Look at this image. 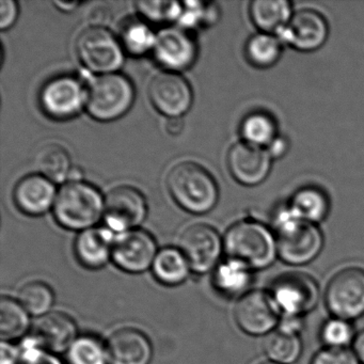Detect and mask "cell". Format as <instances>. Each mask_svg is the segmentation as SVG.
Instances as JSON below:
<instances>
[{
    "label": "cell",
    "mask_w": 364,
    "mask_h": 364,
    "mask_svg": "<svg viewBox=\"0 0 364 364\" xmlns=\"http://www.w3.org/2000/svg\"><path fill=\"white\" fill-rule=\"evenodd\" d=\"M272 229L276 234L278 257L287 265H308L321 255L325 245L318 225L298 218L287 203L274 210Z\"/></svg>",
    "instance_id": "obj_1"
},
{
    "label": "cell",
    "mask_w": 364,
    "mask_h": 364,
    "mask_svg": "<svg viewBox=\"0 0 364 364\" xmlns=\"http://www.w3.org/2000/svg\"><path fill=\"white\" fill-rule=\"evenodd\" d=\"M225 252L252 270L270 267L278 257L276 234L261 221L246 219L234 223L223 236Z\"/></svg>",
    "instance_id": "obj_2"
},
{
    "label": "cell",
    "mask_w": 364,
    "mask_h": 364,
    "mask_svg": "<svg viewBox=\"0 0 364 364\" xmlns=\"http://www.w3.org/2000/svg\"><path fill=\"white\" fill-rule=\"evenodd\" d=\"M167 187L178 206L193 215L210 212L219 200L212 174L195 161L176 164L167 176Z\"/></svg>",
    "instance_id": "obj_3"
},
{
    "label": "cell",
    "mask_w": 364,
    "mask_h": 364,
    "mask_svg": "<svg viewBox=\"0 0 364 364\" xmlns=\"http://www.w3.org/2000/svg\"><path fill=\"white\" fill-rule=\"evenodd\" d=\"M105 197L92 184L71 181L59 189L53 215L63 229L82 232L95 228L104 217Z\"/></svg>",
    "instance_id": "obj_4"
},
{
    "label": "cell",
    "mask_w": 364,
    "mask_h": 364,
    "mask_svg": "<svg viewBox=\"0 0 364 364\" xmlns=\"http://www.w3.org/2000/svg\"><path fill=\"white\" fill-rule=\"evenodd\" d=\"M135 88L122 74L97 75L87 84L86 112L100 122L122 118L135 102Z\"/></svg>",
    "instance_id": "obj_5"
},
{
    "label": "cell",
    "mask_w": 364,
    "mask_h": 364,
    "mask_svg": "<svg viewBox=\"0 0 364 364\" xmlns=\"http://www.w3.org/2000/svg\"><path fill=\"white\" fill-rule=\"evenodd\" d=\"M76 54L86 70L97 74L118 73L125 52L119 38L106 27L90 26L76 40Z\"/></svg>",
    "instance_id": "obj_6"
},
{
    "label": "cell",
    "mask_w": 364,
    "mask_h": 364,
    "mask_svg": "<svg viewBox=\"0 0 364 364\" xmlns=\"http://www.w3.org/2000/svg\"><path fill=\"white\" fill-rule=\"evenodd\" d=\"M277 309L282 315L304 317L318 304V283L304 272H287L272 282L268 289Z\"/></svg>",
    "instance_id": "obj_7"
},
{
    "label": "cell",
    "mask_w": 364,
    "mask_h": 364,
    "mask_svg": "<svg viewBox=\"0 0 364 364\" xmlns=\"http://www.w3.org/2000/svg\"><path fill=\"white\" fill-rule=\"evenodd\" d=\"M325 304L331 316L350 321L363 316V268L353 266L333 274L326 287Z\"/></svg>",
    "instance_id": "obj_8"
},
{
    "label": "cell",
    "mask_w": 364,
    "mask_h": 364,
    "mask_svg": "<svg viewBox=\"0 0 364 364\" xmlns=\"http://www.w3.org/2000/svg\"><path fill=\"white\" fill-rule=\"evenodd\" d=\"M39 101L46 116L54 120H69L86 109L87 85L75 76H57L42 87Z\"/></svg>",
    "instance_id": "obj_9"
},
{
    "label": "cell",
    "mask_w": 364,
    "mask_h": 364,
    "mask_svg": "<svg viewBox=\"0 0 364 364\" xmlns=\"http://www.w3.org/2000/svg\"><path fill=\"white\" fill-rule=\"evenodd\" d=\"M178 249L186 257L191 272L203 274L214 270L225 252L223 237L205 223L189 225L181 234Z\"/></svg>",
    "instance_id": "obj_10"
},
{
    "label": "cell",
    "mask_w": 364,
    "mask_h": 364,
    "mask_svg": "<svg viewBox=\"0 0 364 364\" xmlns=\"http://www.w3.org/2000/svg\"><path fill=\"white\" fill-rule=\"evenodd\" d=\"M146 214V197L135 187H116L106 195L103 220L106 228L114 234L139 229Z\"/></svg>",
    "instance_id": "obj_11"
},
{
    "label": "cell",
    "mask_w": 364,
    "mask_h": 364,
    "mask_svg": "<svg viewBox=\"0 0 364 364\" xmlns=\"http://www.w3.org/2000/svg\"><path fill=\"white\" fill-rule=\"evenodd\" d=\"M281 314L269 291H250L240 298L234 310L236 323L245 333L262 336L278 328Z\"/></svg>",
    "instance_id": "obj_12"
},
{
    "label": "cell",
    "mask_w": 364,
    "mask_h": 364,
    "mask_svg": "<svg viewBox=\"0 0 364 364\" xmlns=\"http://www.w3.org/2000/svg\"><path fill=\"white\" fill-rule=\"evenodd\" d=\"M159 250L155 238L141 229L117 234L112 261L129 274H141L152 268Z\"/></svg>",
    "instance_id": "obj_13"
},
{
    "label": "cell",
    "mask_w": 364,
    "mask_h": 364,
    "mask_svg": "<svg viewBox=\"0 0 364 364\" xmlns=\"http://www.w3.org/2000/svg\"><path fill=\"white\" fill-rule=\"evenodd\" d=\"M151 103L159 114L169 119L182 118L189 112L193 92L189 82L173 72L157 74L149 87Z\"/></svg>",
    "instance_id": "obj_14"
},
{
    "label": "cell",
    "mask_w": 364,
    "mask_h": 364,
    "mask_svg": "<svg viewBox=\"0 0 364 364\" xmlns=\"http://www.w3.org/2000/svg\"><path fill=\"white\" fill-rule=\"evenodd\" d=\"M283 46L301 53L316 52L329 38V24L323 14L313 9L295 12L291 22L277 35Z\"/></svg>",
    "instance_id": "obj_15"
},
{
    "label": "cell",
    "mask_w": 364,
    "mask_h": 364,
    "mask_svg": "<svg viewBox=\"0 0 364 364\" xmlns=\"http://www.w3.org/2000/svg\"><path fill=\"white\" fill-rule=\"evenodd\" d=\"M153 55L166 71L178 73L193 67L197 60L198 44L188 31L170 27L157 33Z\"/></svg>",
    "instance_id": "obj_16"
},
{
    "label": "cell",
    "mask_w": 364,
    "mask_h": 364,
    "mask_svg": "<svg viewBox=\"0 0 364 364\" xmlns=\"http://www.w3.org/2000/svg\"><path fill=\"white\" fill-rule=\"evenodd\" d=\"M274 159L266 149L240 141L228 153L227 165L234 180L244 186L262 184L272 171Z\"/></svg>",
    "instance_id": "obj_17"
},
{
    "label": "cell",
    "mask_w": 364,
    "mask_h": 364,
    "mask_svg": "<svg viewBox=\"0 0 364 364\" xmlns=\"http://www.w3.org/2000/svg\"><path fill=\"white\" fill-rule=\"evenodd\" d=\"M57 191L55 183L41 174L25 176L14 191L16 205L28 216H42L54 208Z\"/></svg>",
    "instance_id": "obj_18"
},
{
    "label": "cell",
    "mask_w": 364,
    "mask_h": 364,
    "mask_svg": "<svg viewBox=\"0 0 364 364\" xmlns=\"http://www.w3.org/2000/svg\"><path fill=\"white\" fill-rule=\"evenodd\" d=\"M109 364H150L153 346L148 336L135 328L117 330L106 342Z\"/></svg>",
    "instance_id": "obj_19"
},
{
    "label": "cell",
    "mask_w": 364,
    "mask_h": 364,
    "mask_svg": "<svg viewBox=\"0 0 364 364\" xmlns=\"http://www.w3.org/2000/svg\"><path fill=\"white\" fill-rule=\"evenodd\" d=\"M116 235L108 228H91L80 232L74 242L78 263L91 270L103 268L112 261Z\"/></svg>",
    "instance_id": "obj_20"
},
{
    "label": "cell",
    "mask_w": 364,
    "mask_h": 364,
    "mask_svg": "<svg viewBox=\"0 0 364 364\" xmlns=\"http://www.w3.org/2000/svg\"><path fill=\"white\" fill-rule=\"evenodd\" d=\"M35 334L44 348L54 355L69 350L80 336L75 321L70 315L58 311L39 317L36 323Z\"/></svg>",
    "instance_id": "obj_21"
},
{
    "label": "cell",
    "mask_w": 364,
    "mask_h": 364,
    "mask_svg": "<svg viewBox=\"0 0 364 364\" xmlns=\"http://www.w3.org/2000/svg\"><path fill=\"white\" fill-rule=\"evenodd\" d=\"M35 165L39 174L55 184L82 181L80 172L73 167L69 151L61 144H50L42 146L36 155Z\"/></svg>",
    "instance_id": "obj_22"
},
{
    "label": "cell",
    "mask_w": 364,
    "mask_h": 364,
    "mask_svg": "<svg viewBox=\"0 0 364 364\" xmlns=\"http://www.w3.org/2000/svg\"><path fill=\"white\" fill-rule=\"evenodd\" d=\"M249 16L259 33L277 36L291 22L293 6L287 0H253Z\"/></svg>",
    "instance_id": "obj_23"
},
{
    "label": "cell",
    "mask_w": 364,
    "mask_h": 364,
    "mask_svg": "<svg viewBox=\"0 0 364 364\" xmlns=\"http://www.w3.org/2000/svg\"><path fill=\"white\" fill-rule=\"evenodd\" d=\"M253 272L249 266L238 259L227 257L214 269L213 285L225 297H242L248 293L253 281Z\"/></svg>",
    "instance_id": "obj_24"
},
{
    "label": "cell",
    "mask_w": 364,
    "mask_h": 364,
    "mask_svg": "<svg viewBox=\"0 0 364 364\" xmlns=\"http://www.w3.org/2000/svg\"><path fill=\"white\" fill-rule=\"evenodd\" d=\"M287 205L295 216L306 223L318 225L327 218L330 212V199L323 189L304 186L291 196Z\"/></svg>",
    "instance_id": "obj_25"
},
{
    "label": "cell",
    "mask_w": 364,
    "mask_h": 364,
    "mask_svg": "<svg viewBox=\"0 0 364 364\" xmlns=\"http://www.w3.org/2000/svg\"><path fill=\"white\" fill-rule=\"evenodd\" d=\"M152 272L161 284L178 287L187 280L191 269L180 249L166 247L157 253L152 265Z\"/></svg>",
    "instance_id": "obj_26"
},
{
    "label": "cell",
    "mask_w": 364,
    "mask_h": 364,
    "mask_svg": "<svg viewBox=\"0 0 364 364\" xmlns=\"http://www.w3.org/2000/svg\"><path fill=\"white\" fill-rule=\"evenodd\" d=\"M240 133L242 141L266 149L279 136L278 123L269 112H250L242 119Z\"/></svg>",
    "instance_id": "obj_27"
},
{
    "label": "cell",
    "mask_w": 364,
    "mask_h": 364,
    "mask_svg": "<svg viewBox=\"0 0 364 364\" xmlns=\"http://www.w3.org/2000/svg\"><path fill=\"white\" fill-rule=\"evenodd\" d=\"M31 328V314L18 300L3 296L0 300V338L6 342L25 338Z\"/></svg>",
    "instance_id": "obj_28"
},
{
    "label": "cell",
    "mask_w": 364,
    "mask_h": 364,
    "mask_svg": "<svg viewBox=\"0 0 364 364\" xmlns=\"http://www.w3.org/2000/svg\"><path fill=\"white\" fill-rule=\"evenodd\" d=\"M283 43L277 36L259 33L249 38L245 46L247 61L257 69L274 67L282 56Z\"/></svg>",
    "instance_id": "obj_29"
},
{
    "label": "cell",
    "mask_w": 364,
    "mask_h": 364,
    "mask_svg": "<svg viewBox=\"0 0 364 364\" xmlns=\"http://www.w3.org/2000/svg\"><path fill=\"white\" fill-rule=\"evenodd\" d=\"M155 35L148 23L142 18H129L120 29V40L125 53L134 57L144 56L153 52L156 43Z\"/></svg>",
    "instance_id": "obj_30"
},
{
    "label": "cell",
    "mask_w": 364,
    "mask_h": 364,
    "mask_svg": "<svg viewBox=\"0 0 364 364\" xmlns=\"http://www.w3.org/2000/svg\"><path fill=\"white\" fill-rule=\"evenodd\" d=\"M302 349L304 345L300 336L278 329L268 334L264 343L266 357L278 364L295 363L301 357Z\"/></svg>",
    "instance_id": "obj_31"
},
{
    "label": "cell",
    "mask_w": 364,
    "mask_h": 364,
    "mask_svg": "<svg viewBox=\"0 0 364 364\" xmlns=\"http://www.w3.org/2000/svg\"><path fill=\"white\" fill-rule=\"evenodd\" d=\"M18 301L33 316L42 317L48 314L55 304L52 287L41 281L27 283L18 293Z\"/></svg>",
    "instance_id": "obj_32"
},
{
    "label": "cell",
    "mask_w": 364,
    "mask_h": 364,
    "mask_svg": "<svg viewBox=\"0 0 364 364\" xmlns=\"http://www.w3.org/2000/svg\"><path fill=\"white\" fill-rule=\"evenodd\" d=\"M69 364H109L107 347L97 336H80L67 351Z\"/></svg>",
    "instance_id": "obj_33"
},
{
    "label": "cell",
    "mask_w": 364,
    "mask_h": 364,
    "mask_svg": "<svg viewBox=\"0 0 364 364\" xmlns=\"http://www.w3.org/2000/svg\"><path fill=\"white\" fill-rule=\"evenodd\" d=\"M220 18V8L215 3L201 1H185L181 14L180 28L185 31L199 28V27L214 26Z\"/></svg>",
    "instance_id": "obj_34"
},
{
    "label": "cell",
    "mask_w": 364,
    "mask_h": 364,
    "mask_svg": "<svg viewBox=\"0 0 364 364\" xmlns=\"http://www.w3.org/2000/svg\"><path fill=\"white\" fill-rule=\"evenodd\" d=\"M136 9L146 22L169 24L180 20L183 4L163 0H141L136 3Z\"/></svg>",
    "instance_id": "obj_35"
},
{
    "label": "cell",
    "mask_w": 364,
    "mask_h": 364,
    "mask_svg": "<svg viewBox=\"0 0 364 364\" xmlns=\"http://www.w3.org/2000/svg\"><path fill=\"white\" fill-rule=\"evenodd\" d=\"M355 328L350 321L331 316L321 326L319 336L326 348L344 349L353 345Z\"/></svg>",
    "instance_id": "obj_36"
},
{
    "label": "cell",
    "mask_w": 364,
    "mask_h": 364,
    "mask_svg": "<svg viewBox=\"0 0 364 364\" xmlns=\"http://www.w3.org/2000/svg\"><path fill=\"white\" fill-rule=\"evenodd\" d=\"M18 348L21 351L20 364H63L56 355L44 348L35 333L25 336Z\"/></svg>",
    "instance_id": "obj_37"
},
{
    "label": "cell",
    "mask_w": 364,
    "mask_h": 364,
    "mask_svg": "<svg viewBox=\"0 0 364 364\" xmlns=\"http://www.w3.org/2000/svg\"><path fill=\"white\" fill-rule=\"evenodd\" d=\"M310 364H361L351 349L326 348L313 355Z\"/></svg>",
    "instance_id": "obj_38"
},
{
    "label": "cell",
    "mask_w": 364,
    "mask_h": 364,
    "mask_svg": "<svg viewBox=\"0 0 364 364\" xmlns=\"http://www.w3.org/2000/svg\"><path fill=\"white\" fill-rule=\"evenodd\" d=\"M18 18V5L14 0L0 1V29L8 31L16 24Z\"/></svg>",
    "instance_id": "obj_39"
},
{
    "label": "cell",
    "mask_w": 364,
    "mask_h": 364,
    "mask_svg": "<svg viewBox=\"0 0 364 364\" xmlns=\"http://www.w3.org/2000/svg\"><path fill=\"white\" fill-rule=\"evenodd\" d=\"M21 351L18 346L3 341L0 346V364H20Z\"/></svg>",
    "instance_id": "obj_40"
},
{
    "label": "cell",
    "mask_w": 364,
    "mask_h": 364,
    "mask_svg": "<svg viewBox=\"0 0 364 364\" xmlns=\"http://www.w3.org/2000/svg\"><path fill=\"white\" fill-rule=\"evenodd\" d=\"M302 328H304V317L289 316V315H282L279 321L277 329L287 333L297 334L300 336Z\"/></svg>",
    "instance_id": "obj_41"
},
{
    "label": "cell",
    "mask_w": 364,
    "mask_h": 364,
    "mask_svg": "<svg viewBox=\"0 0 364 364\" xmlns=\"http://www.w3.org/2000/svg\"><path fill=\"white\" fill-rule=\"evenodd\" d=\"M112 18L109 8L106 6H95L89 11L88 21L91 26L105 27Z\"/></svg>",
    "instance_id": "obj_42"
},
{
    "label": "cell",
    "mask_w": 364,
    "mask_h": 364,
    "mask_svg": "<svg viewBox=\"0 0 364 364\" xmlns=\"http://www.w3.org/2000/svg\"><path fill=\"white\" fill-rule=\"evenodd\" d=\"M289 150V141L284 136L279 135L269 146L266 148L268 154L274 161L282 159Z\"/></svg>",
    "instance_id": "obj_43"
},
{
    "label": "cell",
    "mask_w": 364,
    "mask_h": 364,
    "mask_svg": "<svg viewBox=\"0 0 364 364\" xmlns=\"http://www.w3.org/2000/svg\"><path fill=\"white\" fill-rule=\"evenodd\" d=\"M351 350L353 351L360 363L364 364V329L355 334V340L351 345Z\"/></svg>",
    "instance_id": "obj_44"
},
{
    "label": "cell",
    "mask_w": 364,
    "mask_h": 364,
    "mask_svg": "<svg viewBox=\"0 0 364 364\" xmlns=\"http://www.w3.org/2000/svg\"><path fill=\"white\" fill-rule=\"evenodd\" d=\"M183 129H184V122L181 118L169 119L167 125H166V129L172 136L180 135Z\"/></svg>",
    "instance_id": "obj_45"
},
{
    "label": "cell",
    "mask_w": 364,
    "mask_h": 364,
    "mask_svg": "<svg viewBox=\"0 0 364 364\" xmlns=\"http://www.w3.org/2000/svg\"><path fill=\"white\" fill-rule=\"evenodd\" d=\"M54 5L58 8L59 10L63 12H72L80 6V3H76V1H54Z\"/></svg>",
    "instance_id": "obj_46"
},
{
    "label": "cell",
    "mask_w": 364,
    "mask_h": 364,
    "mask_svg": "<svg viewBox=\"0 0 364 364\" xmlns=\"http://www.w3.org/2000/svg\"><path fill=\"white\" fill-rule=\"evenodd\" d=\"M259 364H278V363H274V362L269 361V360H268V361L261 362V363H259Z\"/></svg>",
    "instance_id": "obj_47"
}]
</instances>
